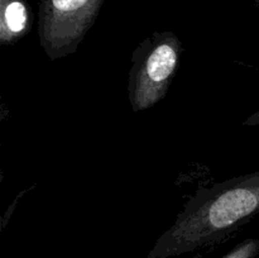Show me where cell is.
<instances>
[{
	"mask_svg": "<svg viewBox=\"0 0 259 258\" xmlns=\"http://www.w3.org/2000/svg\"><path fill=\"white\" fill-rule=\"evenodd\" d=\"M259 214V171L200 187L147 258H168L218 244Z\"/></svg>",
	"mask_w": 259,
	"mask_h": 258,
	"instance_id": "obj_1",
	"label": "cell"
},
{
	"mask_svg": "<svg viewBox=\"0 0 259 258\" xmlns=\"http://www.w3.org/2000/svg\"><path fill=\"white\" fill-rule=\"evenodd\" d=\"M184 46L171 30L154 32L132 53L128 99L132 110L151 109L164 99L180 66Z\"/></svg>",
	"mask_w": 259,
	"mask_h": 258,
	"instance_id": "obj_2",
	"label": "cell"
},
{
	"mask_svg": "<svg viewBox=\"0 0 259 258\" xmlns=\"http://www.w3.org/2000/svg\"><path fill=\"white\" fill-rule=\"evenodd\" d=\"M103 4L104 0H40L38 35L51 61L76 52Z\"/></svg>",
	"mask_w": 259,
	"mask_h": 258,
	"instance_id": "obj_3",
	"label": "cell"
},
{
	"mask_svg": "<svg viewBox=\"0 0 259 258\" xmlns=\"http://www.w3.org/2000/svg\"><path fill=\"white\" fill-rule=\"evenodd\" d=\"M34 20L27 0H0V43L13 46L30 32Z\"/></svg>",
	"mask_w": 259,
	"mask_h": 258,
	"instance_id": "obj_4",
	"label": "cell"
},
{
	"mask_svg": "<svg viewBox=\"0 0 259 258\" xmlns=\"http://www.w3.org/2000/svg\"><path fill=\"white\" fill-rule=\"evenodd\" d=\"M259 253V239H245L235 245L223 258H255Z\"/></svg>",
	"mask_w": 259,
	"mask_h": 258,
	"instance_id": "obj_5",
	"label": "cell"
},
{
	"mask_svg": "<svg viewBox=\"0 0 259 258\" xmlns=\"http://www.w3.org/2000/svg\"><path fill=\"white\" fill-rule=\"evenodd\" d=\"M244 125H248V126H255V125H259V110L255 111L253 115H250L249 118L245 119L244 120Z\"/></svg>",
	"mask_w": 259,
	"mask_h": 258,
	"instance_id": "obj_6",
	"label": "cell"
}]
</instances>
